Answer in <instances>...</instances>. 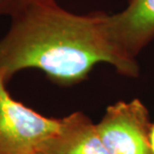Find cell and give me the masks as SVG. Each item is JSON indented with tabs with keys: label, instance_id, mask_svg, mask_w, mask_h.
Listing matches in <instances>:
<instances>
[{
	"label": "cell",
	"instance_id": "cell-8",
	"mask_svg": "<svg viewBox=\"0 0 154 154\" xmlns=\"http://www.w3.org/2000/svg\"><path fill=\"white\" fill-rule=\"evenodd\" d=\"M7 0H0V15H2L3 12V8H4V5Z\"/></svg>",
	"mask_w": 154,
	"mask_h": 154
},
{
	"label": "cell",
	"instance_id": "cell-2",
	"mask_svg": "<svg viewBox=\"0 0 154 154\" xmlns=\"http://www.w3.org/2000/svg\"><path fill=\"white\" fill-rule=\"evenodd\" d=\"M0 70V154H37L60 129L61 119L41 115L12 98Z\"/></svg>",
	"mask_w": 154,
	"mask_h": 154
},
{
	"label": "cell",
	"instance_id": "cell-4",
	"mask_svg": "<svg viewBox=\"0 0 154 154\" xmlns=\"http://www.w3.org/2000/svg\"><path fill=\"white\" fill-rule=\"evenodd\" d=\"M41 153L110 154L98 134L96 124L82 112L61 118L59 131Z\"/></svg>",
	"mask_w": 154,
	"mask_h": 154
},
{
	"label": "cell",
	"instance_id": "cell-6",
	"mask_svg": "<svg viewBox=\"0 0 154 154\" xmlns=\"http://www.w3.org/2000/svg\"><path fill=\"white\" fill-rule=\"evenodd\" d=\"M26 1H30V0H7L4 5V8H3L2 15H9L15 7Z\"/></svg>",
	"mask_w": 154,
	"mask_h": 154
},
{
	"label": "cell",
	"instance_id": "cell-5",
	"mask_svg": "<svg viewBox=\"0 0 154 154\" xmlns=\"http://www.w3.org/2000/svg\"><path fill=\"white\" fill-rule=\"evenodd\" d=\"M114 33L133 57L154 38V0H131L122 12L111 15Z\"/></svg>",
	"mask_w": 154,
	"mask_h": 154
},
{
	"label": "cell",
	"instance_id": "cell-9",
	"mask_svg": "<svg viewBox=\"0 0 154 154\" xmlns=\"http://www.w3.org/2000/svg\"><path fill=\"white\" fill-rule=\"evenodd\" d=\"M37 154H46V153H37Z\"/></svg>",
	"mask_w": 154,
	"mask_h": 154
},
{
	"label": "cell",
	"instance_id": "cell-3",
	"mask_svg": "<svg viewBox=\"0 0 154 154\" xmlns=\"http://www.w3.org/2000/svg\"><path fill=\"white\" fill-rule=\"evenodd\" d=\"M151 123L148 109L135 98L109 105L96 128L110 154H152Z\"/></svg>",
	"mask_w": 154,
	"mask_h": 154
},
{
	"label": "cell",
	"instance_id": "cell-7",
	"mask_svg": "<svg viewBox=\"0 0 154 154\" xmlns=\"http://www.w3.org/2000/svg\"><path fill=\"white\" fill-rule=\"evenodd\" d=\"M149 140H150V147H151V152H152V154H154V123H151V126H150Z\"/></svg>",
	"mask_w": 154,
	"mask_h": 154
},
{
	"label": "cell",
	"instance_id": "cell-1",
	"mask_svg": "<svg viewBox=\"0 0 154 154\" xmlns=\"http://www.w3.org/2000/svg\"><path fill=\"white\" fill-rule=\"evenodd\" d=\"M9 16L10 28L0 39V70L7 81L20 70L37 68L57 84L73 85L100 62L111 64L120 74H139L135 57L116 37L111 15H78L55 0H30Z\"/></svg>",
	"mask_w": 154,
	"mask_h": 154
}]
</instances>
